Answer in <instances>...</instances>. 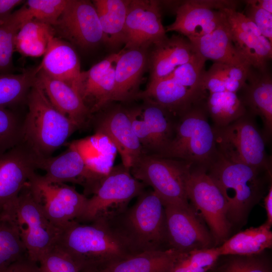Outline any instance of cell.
<instances>
[{
  "label": "cell",
  "mask_w": 272,
  "mask_h": 272,
  "mask_svg": "<svg viewBox=\"0 0 272 272\" xmlns=\"http://www.w3.org/2000/svg\"><path fill=\"white\" fill-rule=\"evenodd\" d=\"M164 206L170 249L186 252L216 247L210 230L190 205Z\"/></svg>",
  "instance_id": "obj_13"
},
{
  "label": "cell",
  "mask_w": 272,
  "mask_h": 272,
  "mask_svg": "<svg viewBox=\"0 0 272 272\" xmlns=\"http://www.w3.org/2000/svg\"><path fill=\"white\" fill-rule=\"evenodd\" d=\"M220 256L217 247L182 252L170 272H211Z\"/></svg>",
  "instance_id": "obj_38"
},
{
  "label": "cell",
  "mask_w": 272,
  "mask_h": 272,
  "mask_svg": "<svg viewBox=\"0 0 272 272\" xmlns=\"http://www.w3.org/2000/svg\"><path fill=\"white\" fill-rule=\"evenodd\" d=\"M140 114L152 134L155 153L160 156L172 140L177 117L169 110L149 100H144Z\"/></svg>",
  "instance_id": "obj_30"
},
{
  "label": "cell",
  "mask_w": 272,
  "mask_h": 272,
  "mask_svg": "<svg viewBox=\"0 0 272 272\" xmlns=\"http://www.w3.org/2000/svg\"><path fill=\"white\" fill-rule=\"evenodd\" d=\"M48 220L61 229L83 214L88 198L65 183H49L36 173L29 180Z\"/></svg>",
  "instance_id": "obj_12"
},
{
  "label": "cell",
  "mask_w": 272,
  "mask_h": 272,
  "mask_svg": "<svg viewBox=\"0 0 272 272\" xmlns=\"http://www.w3.org/2000/svg\"><path fill=\"white\" fill-rule=\"evenodd\" d=\"M254 117L247 111L226 126H214L217 150L228 160L271 172V162L266 153V141L257 128Z\"/></svg>",
  "instance_id": "obj_7"
},
{
  "label": "cell",
  "mask_w": 272,
  "mask_h": 272,
  "mask_svg": "<svg viewBox=\"0 0 272 272\" xmlns=\"http://www.w3.org/2000/svg\"><path fill=\"white\" fill-rule=\"evenodd\" d=\"M26 253L17 225L8 214L0 211V268Z\"/></svg>",
  "instance_id": "obj_36"
},
{
  "label": "cell",
  "mask_w": 272,
  "mask_h": 272,
  "mask_svg": "<svg viewBox=\"0 0 272 272\" xmlns=\"http://www.w3.org/2000/svg\"><path fill=\"white\" fill-rule=\"evenodd\" d=\"M162 23L161 2L130 1L124 31V49L147 48L167 36Z\"/></svg>",
  "instance_id": "obj_14"
},
{
  "label": "cell",
  "mask_w": 272,
  "mask_h": 272,
  "mask_svg": "<svg viewBox=\"0 0 272 272\" xmlns=\"http://www.w3.org/2000/svg\"><path fill=\"white\" fill-rule=\"evenodd\" d=\"M207 172L226 199L232 231L246 224L250 211L272 184V172L230 161L218 152Z\"/></svg>",
  "instance_id": "obj_2"
},
{
  "label": "cell",
  "mask_w": 272,
  "mask_h": 272,
  "mask_svg": "<svg viewBox=\"0 0 272 272\" xmlns=\"http://www.w3.org/2000/svg\"><path fill=\"white\" fill-rule=\"evenodd\" d=\"M73 142L83 155L89 171L104 177L112 169L117 151L107 137L95 133L86 139Z\"/></svg>",
  "instance_id": "obj_29"
},
{
  "label": "cell",
  "mask_w": 272,
  "mask_h": 272,
  "mask_svg": "<svg viewBox=\"0 0 272 272\" xmlns=\"http://www.w3.org/2000/svg\"><path fill=\"white\" fill-rule=\"evenodd\" d=\"M149 55V83L169 75L179 66L191 60L197 52L190 41L180 35H173L153 45Z\"/></svg>",
  "instance_id": "obj_22"
},
{
  "label": "cell",
  "mask_w": 272,
  "mask_h": 272,
  "mask_svg": "<svg viewBox=\"0 0 272 272\" xmlns=\"http://www.w3.org/2000/svg\"><path fill=\"white\" fill-rule=\"evenodd\" d=\"M185 188L190 205L206 223L216 247L220 246L230 237L232 229L227 218L226 199L208 174L207 168L191 164Z\"/></svg>",
  "instance_id": "obj_8"
},
{
  "label": "cell",
  "mask_w": 272,
  "mask_h": 272,
  "mask_svg": "<svg viewBox=\"0 0 272 272\" xmlns=\"http://www.w3.org/2000/svg\"><path fill=\"white\" fill-rule=\"evenodd\" d=\"M37 158L24 142L0 155V211L16 198L36 173Z\"/></svg>",
  "instance_id": "obj_18"
},
{
  "label": "cell",
  "mask_w": 272,
  "mask_h": 272,
  "mask_svg": "<svg viewBox=\"0 0 272 272\" xmlns=\"http://www.w3.org/2000/svg\"><path fill=\"white\" fill-rule=\"evenodd\" d=\"M148 62L147 48L122 50L115 65L113 101H127L136 98L139 86Z\"/></svg>",
  "instance_id": "obj_24"
},
{
  "label": "cell",
  "mask_w": 272,
  "mask_h": 272,
  "mask_svg": "<svg viewBox=\"0 0 272 272\" xmlns=\"http://www.w3.org/2000/svg\"><path fill=\"white\" fill-rule=\"evenodd\" d=\"M220 64L226 91L237 93L245 85L252 66L248 63L239 65Z\"/></svg>",
  "instance_id": "obj_42"
},
{
  "label": "cell",
  "mask_w": 272,
  "mask_h": 272,
  "mask_svg": "<svg viewBox=\"0 0 272 272\" xmlns=\"http://www.w3.org/2000/svg\"><path fill=\"white\" fill-rule=\"evenodd\" d=\"M38 69L67 84L78 93L82 71L77 53L70 44L53 37Z\"/></svg>",
  "instance_id": "obj_23"
},
{
  "label": "cell",
  "mask_w": 272,
  "mask_h": 272,
  "mask_svg": "<svg viewBox=\"0 0 272 272\" xmlns=\"http://www.w3.org/2000/svg\"><path fill=\"white\" fill-rule=\"evenodd\" d=\"M25 2L22 0H0V26L8 21L14 8Z\"/></svg>",
  "instance_id": "obj_46"
},
{
  "label": "cell",
  "mask_w": 272,
  "mask_h": 272,
  "mask_svg": "<svg viewBox=\"0 0 272 272\" xmlns=\"http://www.w3.org/2000/svg\"><path fill=\"white\" fill-rule=\"evenodd\" d=\"M3 210L17 225L29 258L38 263L54 245L60 229L46 218L29 181Z\"/></svg>",
  "instance_id": "obj_6"
},
{
  "label": "cell",
  "mask_w": 272,
  "mask_h": 272,
  "mask_svg": "<svg viewBox=\"0 0 272 272\" xmlns=\"http://www.w3.org/2000/svg\"><path fill=\"white\" fill-rule=\"evenodd\" d=\"M37 70L36 82L52 105L79 128L84 126L92 115L79 94L64 82L50 77L38 67Z\"/></svg>",
  "instance_id": "obj_21"
},
{
  "label": "cell",
  "mask_w": 272,
  "mask_h": 272,
  "mask_svg": "<svg viewBox=\"0 0 272 272\" xmlns=\"http://www.w3.org/2000/svg\"><path fill=\"white\" fill-rule=\"evenodd\" d=\"M26 102L28 111L23 122V142L38 157L51 156L79 128L52 105L36 81Z\"/></svg>",
  "instance_id": "obj_4"
},
{
  "label": "cell",
  "mask_w": 272,
  "mask_h": 272,
  "mask_svg": "<svg viewBox=\"0 0 272 272\" xmlns=\"http://www.w3.org/2000/svg\"><path fill=\"white\" fill-rule=\"evenodd\" d=\"M57 32L83 48L96 46L104 36L96 9L86 0H67L65 6L52 26Z\"/></svg>",
  "instance_id": "obj_15"
},
{
  "label": "cell",
  "mask_w": 272,
  "mask_h": 272,
  "mask_svg": "<svg viewBox=\"0 0 272 272\" xmlns=\"http://www.w3.org/2000/svg\"><path fill=\"white\" fill-rule=\"evenodd\" d=\"M207 97L200 83L169 75L149 83L136 98L151 100L178 116Z\"/></svg>",
  "instance_id": "obj_19"
},
{
  "label": "cell",
  "mask_w": 272,
  "mask_h": 272,
  "mask_svg": "<svg viewBox=\"0 0 272 272\" xmlns=\"http://www.w3.org/2000/svg\"><path fill=\"white\" fill-rule=\"evenodd\" d=\"M240 91L242 96L239 97L247 111L261 118L262 133L266 142L269 140L272 133V78L267 68L251 66L246 83Z\"/></svg>",
  "instance_id": "obj_20"
},
{
  "label": "cell",
  "mask_w": 272,
  "mask_h": 272,
  "mask_svg": "<svg viewBox=\"0 0 272 272\" xmlns=\"http://www.w3.org/2000/svg\"><path fill=\"white\" fill-rule=\"evenodd\" d=\"M18 30L8 20L0 26V74L10 73L15 50V37Z\"/></svg>",
  "instance_id": "obj_41"
},
{
  "label": "cell",
  "mask_w": 272,
  "mask_h": 272,
  "mask_svg": "<svg viewBox=\"0 0 272 272\" xmlns=\"http://www.w3.org/2000/svg\"><path fill=\"white\" fill-rule=\"evenodd\" d=\"M228 24L233 42L239 52L252 67L266 69L272 57V43L260 33L243 31Z\"/></svg>",
  "instance_id": "obj_31"
},
{
  "label": "cell",
  "mask_w": 272,
  "mask_h": 272,
  "mask_svg": "<svg viewBox=\"0 0 272 272\" xmlns=\"http://www.w3.org/2000/svg\"><path fill=\"white\" fill-rule=\"evenodd\" d=\"M206 99L177 116L173 138L159 156L208 168L218 154L215 130L209 122Z\"/></svg>",
  "instance_id": "obj_5"
},
{
  "label": "cell",
  "mask_w": 272,
  "mask_h": 272,
  "mask_svg": "<svg viewBox=\"0 0 272 272\" xmlns=\"http://www.w3.org/2000/svg\"><path fill=\"white\" fill-rule=\"evenodd\" d=\"M181 253L173 249L145 251L109 264L95 272H170Z\"/></svg>",
  "instance_id": "obj_26"
},
{
  "label": "cell",
  "mask_w": 272,
  "mask_h": 272,
  "mask_svg": "<svg viewBox=\"0 0 272 272\" xmlns=\"http://www.w3.org/2000/svg\"><path fill=\"white\" fill-rule=\"evenodd\" d=\"M173 2L176 18L166 27V32L175 31L188 39L206 35L225 24L227 18L222 10H236L240 3L225 0Z\"/></svg>",
  "instance_id": "obj_11"
},
{
  "label": "cell",
  "mask_w": 272,
  "mask_h": 272,
  "mask_svg": "<svg viewBox=\"0 0 272 272\" xmlns=\"http://www.w3.org/2000/svg\"><path fill=\"white\" fill-rule=\"evenodd\" d=\"M212 272H272L271 258L265 251L252 255L220 256Z\"/></svg>",
  "instance_id": "obj_37"
},
{
  "label": "cell",
  "mask_w": 272,
  "mask_h": 272,
  "mask_svg": "<svg viewBox=\"0 0 272 272\" xmlns=\"http://www.w3.org/2000/svg\"><path fill=\"white\" fill-rule=\"evenodd\" d=\"M104 218L137 254L168 247L165 207L152 190L143 191L131 207Z\"/></svg>",
  "instance_id": "obj_3"
},
{
  "label": "cell",
  "mask_w": 272,
  "mask_h": 272,
  "mask_svg": "<svg viewBox=\"0 0 272 272\" xmlns=\"http://www.w3.org/2000/svg\"><path fill=\"white\" fill-rule=\"evenodd\" d=\"M245 2L272 14L271 0H248Z\"/></svg>",
  "instance_id": "obj_48"
},
{
  "label": "cell",
  "mask_w": 272,
  "mask_h": 272,
  "mask_svg": "<svg viewBox=\"0 0 272 272\" xmlns=\"http://www.w3.org/2000/svg\"><path fill=\"white\" fill-rule=\"evenodd\" d=\"M67 0H29L14 12L9 21L19 29L24 23L37 20L53 26L61 14Z\"/></svg>",
  "instance_id": "obj_34"
},
{
  "label": "cell",
  "mask_w": 272,
  "mask_h": 272,
  "mask_svg": "<svg viewBox=\"0 0 272 272\" xmlns=\"http://www.w3.org/2000/svg\"><path fill=\"white\" fill-rule=\"evenodd\" d=\"M97 113L93 118L95 133L107 137L120 154L122 164L130 169L146 153L133 131L128 109L116 105Z\"/></svg>",
  "instance_id": "obj_16"
},
{
  "label": "cell",
  "mask_w": 272,
  "mask_h": 272,
  "mask_svg": "<svg viewBox=\"0 0 272 272\" xmlns=\"http://www.w3.org/2000/svg\"><path fill=\"white\" fill-rule=\"evenodd\" d=\"M23 122L11 108L0 107V155L23 142Z\"/></svg>",
  "instance_id": "obj_39"
},
{
  "label": "cell",
  "mask_w": 272,
  "mask_h": 272,
  "mask_svg": "<svg viewBox=\"0 0 272 272\" xmlns=\"http://www.w3.org/2000/svg\"><path fill=\"white\" fill-rule=\"evenodd\" d=\"M201 85L203 90L209 91V93L226 91L219 63H214L208 71H204Z\"/></svg>",
  "instance_id": "obj_44"
},
{
  "label": "cell",
  "mask_w": 272,
  "mask_h": 272,
  "mask_svg": "<svg viewBox=\"0 0 272 272\" xmlns=\"http://www.w3.org/2000/svg\"><path fill=\"white\" fill-rule=\"evenodd\" d=\"M88 223H69L60 229L54 244L71 256L80 272H95L137 254L104 218Z\"/></svg>",
  "instance_id": "obj_1"
},
{
  "label": "cell",
  "mask_w": 272,
  "mask_h": 272,
  "mask_svg": "<svg viewBox=\"0 0 272 272\" xmlns=\"http://www.w3.org/2000/svg\"><path fill=\"white\" fill-rule=\"evenodd\" d=\"M38 272H80L71 256L55 244L39 260Z\"/></svg>",
  "instance_id": "obj_40"
},
{
  "label": "cell",
  "mask_w": 272,
  "mask_h": 272,
  "mask_svg": "<svg viewBox=\"0 0 272 272\" xmlns=\"http://www.w3.org/2000/svg\"><path fill=\"white\" fill-rule=\"evenodd\" d=\"M55 35L52 25L37 20L28 21L23 24L17 33L15 50L25 56L44 55Z\"/></svg>",
  "instance_id": "obj_32"
},
{
  "label": "cell",
  "mask_w": 272,
  "mask_h": 272,
  "mask_svg": "<svg viewBox=\"0 0 272 272\" xmlns=\"http://www.w3.org/2000/svg\"><path fill=\"white\" fill-rule=\"evenodd\" d=\"M192 164L185 161L145 153L130 168L137 180L152 187L164 205L187 206L185 181Z\"/></svg>",
  "instance_id": "obj_9"
},
{
  "label": "cell",
  "mask_w": 272,
  "mask_h": 272,
  "mask_svg": "<svg viewBox=\"0 0 272 272\" xmlns=\"http://www.w3.org/2000/svg\"><path fill=\"white\" fill-rule=\"evenodd\" d=\"M211 272H212V271Z\"/></svg>",
  "instance_id": "obj_49"
},
{
  "label": "cell",
  "mask_w": 272,
  "mask_h": 272,
  "mask_svg": "<svg viewBox=\"0 0 272 272\" xmlns=\"http://www.w3.org/2000/svg\"><path fill=\"white\" fill-rule=\"evenodd\" d=\"M271 227L265 223L257 227H250L230 237L217 246L220 256L252 255L272 247Z\"/></svg>",
  "instance_id": "obj_27"
},
{
  "label": "cell",
  "mask_w": 272,
  "mask_h": 272,
  "mask_svg": "<svg viewBox=\"0 0 272 272\" xmlns=\"http://www.w3.org/2000/svg\"><path fill=\"white\" fill-rule=\"evenodd\" d=\"M68 148L55 157H37V169L45 172L41 176L48 183L81 184L87 192L93 193L104 177L97 175L88 169L83 155L74 142L70 143Z\"/></svg>",
  "instance_id": "obj_17"
},
{
  "label": "cell",
  "mask_w": 272,
  "mask_h": 272,
  "mask_svg": "<svg viewBox=\"0 0 272 272\" xmlns=\"http://www.w3.org/2000/svg\"><path fill=\"white\" fill-rule=\"evenodd\" d=\"M206 107L214 126L217 127L229 124L247 112L237 94L228 91L209 93Z\"/></svg>",
  "instance_id": "obj_33"
},
{
  "label": "cell",
  "mask_w": 272,
  "mask_h": 272,
  "mask_svg": "<svg viewBox=\"0 0 272 272\" xmlns=\"http://www.w3.org/2000/svg\"><path fill=\"white\" fill-rule=\"evenodd\" d=\"M130 1L95 0L102 30L103 42L111 47L123 44V31Z\"/></svg>",
  "instance_id": "obj_28"
},
{
  "label": "cell",
  "mask_w": 272,
  "mask_h": 272,
  "mask_svg": "<svg viewBox=\"0 0 272 272\" xmlns=\"http://www.w3.org/2000/svg\"><path fill=\"white\" fill-rule=\"evenodd\" d=\"M37 72L36 68L18 74H0V107L11 108L26 100Z\"/></svg>",
  "instance_id": "obj_35"
},
{
  "label": "cell",
  "mask_w": 272,
  "mask_h": 272,
  "mask_svg": "<svg viewBox=\"0 0 272 272\" xmlns=\"http://www.w3.org/2000/svg\"><path fill=\"white\" fill-rule=\"evenodd\" d=\"M245 14L257 27L262 35L272 43V14L246 3Z\"/></svg>",
  "instance_id": "obj_43"
},
{
  "label": "cell",
  "mask_w": 272,
  "mask_h": 272,
  "mask_svg": "<svg viewBox=\"0 0 272 272\" xmlns=\"http://www.w3.org/2000/svg\"><path fill=\"white\" fill-rule=\"evenodd\" d=\"M145 186L122 164L113 167L93 195L88 198L83 214L76 221L88 223L98 217H107L123 210L130 200L145 190Z\"/></svg>",
  "instance_id": "obj_10"
},
{
  "label": "cell",
  "mask_w": 272,
  "mask_h": 272,
  "mask_svg": "<svg viewBox=\"0 0 272 272\" xmlns=\"http://www.w3.org/2000/svg\"><path fill=\"white\" fill-rule=\"evenodd\" d=\"M188 40L196 52L207 60L229 65L250 64L235 46L227 20L211 33Z\"/></svg>",
  "instance_id": "obj_25"
},
{
  "label": "cell",
  "mask_w": 272,
  "mask_h": 272,
  "mask_svg": "<svg viewBox=\"0 0 272 272\" xmlns=\"http://www.w3.org/2000/svg\"><path fill=\"white\" fill-rule=\"evenodd\" d=\"M264 206L266 213L267 219L265 222L270 227L272 226V184L264 196Z\"/></svg>",
  "instance_id": "obj_47"
},
{
  "label": "cell",
  "mask_w": 272,
  "mask_h": 272,
  "mask_svg": "<svg viewBox=\"0 0 272 272\" xmlns=\"http://www.w3.org/2000/svg\"><path fill=\"white\" fill-rule=\"evenodd\" d=\"M38 262L29 258L28 253L7 266L0 268V272H38Z\"/></svg>",
  "instance_id": "obj_45"
}]
</instances>
